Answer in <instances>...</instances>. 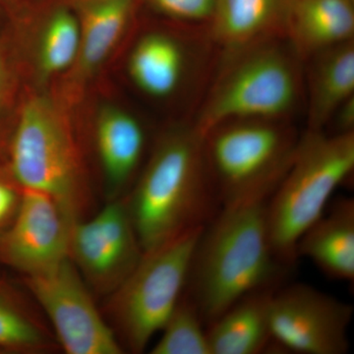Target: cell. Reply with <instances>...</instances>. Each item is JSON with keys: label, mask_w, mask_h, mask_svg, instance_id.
I'll return each mask as SVG.
<instances>
[{"label": "cell", "mask_w": 354, "mask_h": 354, "mask_svg": "<svg viewBox=\"0 0 354 354\" xmlns=\"http://www.w3.org/2000/svg\"><path fill=\"white\" fill-rule=\"evenodd\" d=\"M268 201L223 207L200 235L185 292L207 327L249 293L279 288L288 271L272 250Z\"/></svg>", "instance_id": "cell-1"}, {"label": "cell", "mask_w": 354, "mask_h": 354, "mask_svg": "<svg viewBox=\"0 0 354 354\" xmlns=\"http://www.w3.org/2000/svg\"><path fill=\"white\" fill-rule=\"evenodd\" d=\"M127 201L143 252L208 225L221 208L194 124L158 141Z\"/></svg>", "instance_id": "cell-2"}, {"label": "cell", "mask_w": 354, "mask_h": 354, "mask_svg": "<svg viewBox=\"0 0 354 354\" xmlns=\"http://www.w3.org/2000/svg\"><path fill=\"white\" fill-rule=\"evenodd\" d=\"M230 60L195 120L203 136L230 120H290L304 95L302 64L286 39L228 53Z\"/></svg>", "instance_id": "cell-3"}, {"label": "cell", "mask_w": 354, "mask_h": 354, "mask_svg": "<svg viewBox=\"0 0 354 354\" xmlns=\"http://www.w3.org/2000/svg\"><path fill=\"white\" fill-rule=\"evenodd\" d=\"M353 171L354 132L307 130L300 137L292 162L267 205L270 239L281 264L290 268L297 262L300 237Z\"/></svg>", "instance_id": "cell-4"}, {"label": "cell", "mask_w": 354, "mask_h": 354, "mask_svg": "<svg viewBox=\"0 0 354 354\" xmlns=\"http://www.w3.org/2000/svg\"><path fill=\"white\" fill-rule=\"evenodd\" d=\"M9 169L23 189L50 195L74 221L87 218L92 193L80 147L68 118L50 97L32 95L23 106Z\"/></svg>", "instance_id": "cell-5"}, {"label": "cell", "mask_w": 354, "mask_h": 354, "mask_svg": "<svg viewBox=\"0 0 354 354\" xmlns=\"http://www.w3.org/2000/svg\"><path fill=\"white\" fill-rule=\"evenodd\" d=\"M290 120H241L204 135L205 157L220 208L268 201L297 153Z\"/></svg>", "instance_id": "cell-6"}, {"label": "cell", "mask_w": 354, "mask_h": 354, "mask_svg": "<svg viewBox=\"0 0 354 354\" xmlns=\"http://www.w3.org/2000/svg\"><path fill=\"white\" fill-rule=\"evenodd\" d=\"M204 227L144 252L129 276L109 295L108 313L115 334L131 353L145 351L183 298Z\"/></svg>", "instance_id": "cell-7"}, {"label": "cell", "mask_w": 354, "mask_h": 354, "mask_svg": "<svg viewBox=\"0 0 354 354\" xmlns=\"http://www.w3.org/2000/svg\"><path fill=\"white\" fill-rule=\"evenodd\" d=\"M24 279L65 353H124L115 332L97 310L87 283L69 258L53 271Z\"/></svg>", "instance_id": "cell-8"}, {"label": "cell", "mask_w": 354, "mask_h": 354, "mask_svg": "<svg viewBox=\"0 0 354 354\" xmlns=\"http://www.w3.org/2000/svg\"><path fill=\"white\" fill-rule=\"evenodd\" d=\"M351 304L306 283L274 290L270 309L272 346L301 354H344L349 349Z\"/></svg>", "instance_id": "cell-9"}, {"label": "cell", "mask_w": 354, "mask_h": 354, "mask_svg": "<svg viewBox=\"0 0 354 354\" xmlns=\"http://www.w3.org/2000/svg\"><path fill=\"white\" fill-rule=\"evenodd\" d=\"M127 198L109 200L95 216L71 228L69 259L95 292L109 295L143 256Z\"/></svg>", "instance_id": "cell-10"}, {"label": "cell", "mask_w": 354, "mask_h": 354, "mask_svg": "<svg viewBox=\"0 0 354 354\" xmlns=\"http://www.w3.org/2000/svg\"><path fill=\"white\" fill-rule=\"evenodd\" d=\"M74 223L50 195L23 189L17 214L0 235V260L25 278L53 271L69 258Z\"/></svg>", "instance_id": "cell-11"}, {"label": "cell", "mask_w": 354, "mask_h": 354, "mask_svg": "<svg viewBox=\"0 0 354 354\" xmlns=\"http://www.w3.org/2000/svg\"><path fill=\"white\" fill-rule=\"evenodd\" d=\"M292 0H218L209 23L213 41L228 53L286 39Z\"/></svg>", "instance_id": "cell-12"}, {"label": "cell", "mask_w": 354, "mask_h": 354, "mask_svg": "<svg viewBox=\"0 0 354 354\" xmlns=\"http://www.w3.org/2000/svg\"><path fill=\"white\" fill-rule=\"evenodd\" d=\"M95 141L109 200L120 198L143 160L145 130L132 114L106 108L97 116Z\"/></svg>", "instance_id": "cell-13"}, {"label": "cell", "mask_w": 354, "mask_h": 354, "mask_svg": "<svg viewBox=\"0 0 354 354\" xmlns=\"http://www.w3.org/2000/svg\"><path fill=\"white\" fill-rule=\"evenodd\" d=\"M297 258L311 261L337 281H354V200L341 198L300 237Z\"/></svg>", "instance_id": "cell-14"}, {"label": "cell", "mask_w": 354, "mask_h": 354, "mask_svg": "<svg viewBox=\"0 0 354 354\" xmlns=\"http://www.w3.org/2000/svg\"><path fill=\"white\" fill-rule=\"evenodd\" d=\"M308 131H325L342 104L354 97V39L316 53L306 60Z\"/></svg>", "instance_id": "cell-15"}, {"label": "cell", "mask_w": 354, "mask_h": 354, "mask_svg": "<svg viewBox=\"0 0 354 354\" xmlns=\"http://www.w3.org/2000/svg\"><path fill=\"white\" fill-rule=\"evenodd\" d=\"M353 37L354 0H292L286 39L302 62Z\"/></svg>", "instance_id": "cell-16"}, {"label": "cell", "mask_w": 354, "mask_h": 354, "mask_svg": "<svg viewBox=\"0 0 354 354\" xmlns=\"http://www.w3.org/2000/svg\"><path fill=\"white\" fill-rule=\"evenodd\" d=\"M277 288L249 293L209 324L211 354H258L272 348L270 309Z\"/></svg>", "instance_id": "cell-17"}, {"label": "cell", "mask_w": 354, "mask_h": 354, "mask_svg": "<svg viewBox=\"0 0 354 354\" xmlns=\"http://www.w3.org/2000/svg\"><path fill=\"white\" fill-rule=\"evenodd\" d=\"M137 0H76L80 48L75 64L84 76L95 71L120 41Z\"/></svg>", "instance_id": "cell-18"}, {"label": "cell", "mask_w": 354, "mask_h": 354, "mask_svg": "<svg viewBox=\"0 0 354 354\" xmlns=\"http://www.w3.org/2000/svg\"><path fill=\"white\" fill-rule=\"evenodd\" d=\"M185 48L169 35L150 32L139 39L129 59V74L147 95L164 99L178 90L187 69Z\"/></svg>", "instance_id": "cell-19"}, {"label": "cell", "mask_w": 354, "mask_h": 354, "mask_svg": "<svg viewBox=\"0 0 354 354\" xmlns=\"http://www.w3.org/2000/svg\"><path fill=\"white\" fill-rule=\"evenodd\" d=\"M55 337L22 298L0 285V348L44 353L57 348Z\"/></svg>", "instance_id": "cell-20"}, {"label": "cell", "mask_w": 354, "mask_h": 354, "mask_svg": "<svg viewBox=\"0 0 354 354\" xmlns=\"http://www.w3.org/2000/svg\"><path fill=\"white\" fill-rule=\"evenodd\" d=\"M160 332L152 354H211L206 324L186 292Z\"/></svg>", "instance_id": "cell-21"}, {"label": "cell", "mask_w": 354, "mask_h": 354, "mask_svg": "<svg viewBox=\"0 0 354 354\" xmlns=\"http://www.w3.org/2000/svg\"><path fill=\"white\" fill-rule=\"evenodd\" d=\"M80 25L76 13L59 8L44 28L39 65L46 75L60 73L74 66L80 48Z\"/></svg>", "instance_id": "cell-22"}, {"label": "cell", "mask_w": 354, "mask_h": 354, "mask_svg": "<svg viewBox=\"0 0 354 354\" xmlns=\"http://www.w3.org/2000/svg\"><path fill=\"white\" fill-rule=\"evenodd\" d=\"M156 12L181 22L209 24L218 0H144Z\"/></svg>", "instance_id": "cell-23"}, {"label": "cell", "mask_w": 354, "mask_h": 354, "mask_svg": "<svg viewBox=\"0 0 354 354\" xmlns=\"http://www.w3.org/2000/svg\"><path fill=\"white\" fill-rule=\"evenodd\" d=\"M23 188L16 183L11 174L0 171V235L8 228L12 223L21 200H22Z\"/></svg>", "instance_id": "cell-24"}, {"label": "cell", "mask_w": 354, "mask_h": 354, "mask_svg": "<svg viewBox=\"0 0 354 354\" xmlns=\"http://www.w3.org/2000/svg\"><path fill=\"white\" fill-rule=\"evenodd\" d=\"M6 78L7 70L6 59H4L2 53L0 51V99H1L2 94H3L4 88H6Z\"/></svg>", "instance_id": "cell-25"}]
</instances>
